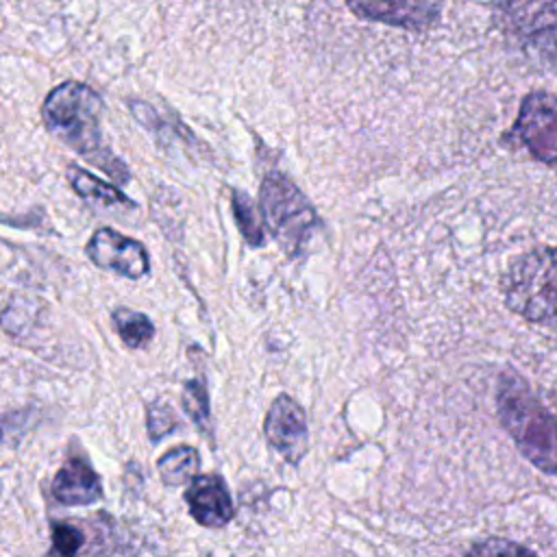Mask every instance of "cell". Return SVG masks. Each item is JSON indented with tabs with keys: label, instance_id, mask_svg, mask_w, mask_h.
Wrapping results in <instances>:
<instances>
[{
	"label": "cell",
	"instance_id": "obj_11",
	"mask_svg": "<svg viewBox=\"0 0 557 557\" xmlns=\"http://www.w3.org/2000/svg\"><path fill=\"white\" fill-rule=\"evenodd\" d=\"M50 492L63 505H91L102 496L100 479L83 457H70L59 468Z\"/></svg>",
	"mask_w": 557,
	"mask_h": 557
},
{
	"label": "cell",
	"instance_id": "obj_10",
	"mask_svg": "<svg viewBox=\"0 0 557 557\" xmlns=\"http://www.w3.org/2000/svg\"><path fill=\"white\" fill-rule=\"evenodd\" d=\"M189 513L202 527H222L233 518V503L226 483L218 474L194 476L185 490Z\"/></svg>",
	"mask_w": 557,
	"mask_h": 557
},
{
	"label": "cell",
	"instance_id": "obj_1",
	"mask_svg": "<svg viewBox=\"0 0 557 557\" xmlns=\"http://www.w3.org/2000/svg\"><path fill=\"white\" fill-rule=\"evenodd\" d=\"M102 98L78 81L57 85L41 104V117L54 137L107 172L115 183H126L131 178L126 163L102 144Z\"/></svg>",
	"mask_w": 557,
	"mask_h": 557
},
{
	"label": "cell",
	"instance_id": "obj_4",
	"mask_svg": "<svg viewBox=\"0 0 557 557\" xmlns=\"http://www.w3.org/2000/svg\"><path fill=\"white\" fill-rule=\"evenodd\" d=\"M505 305L529 322L555 320V252L550 246L518 257L503 276Z\"/></svg>",
	"mask_w": 557,
	"mask_h": 557
},
{
	"label": "cell",
	"instance_id": "obj_2",
	"mask_svg": "<svg viewBox=\"0 0 557 557\" xmlns=\"http://www.w3.org/2000/svg\"><path fill=\"white\" fill-rule=\"evenodd\" d=\"M503 426L518 450L540 470L555 472V424L550 413L516 372H503L496 394Z\"/></svg>",
	"mask_w": 557,
	"mask_h": 557
},
{
	"label": "cell",
	"instance_id": "obj_18",
	"mask_svg": "<svg viewBox=\"0 0 557 557\" xmlns=\"http://www.w3.org/2000/svg\"><path fill=\"white\" fill-rule=\"evenodd\" d=\"M466 557H535V555L524 546L507 540H487L476 544L470 553H466Z\"/></svg>",
	"mask_w": 557,
	"mask_h": 557
},
{
	"label": "cell",
	"instance_id": "obj_5",
	"mask_svg": "<svg viewBox=\"0 0 557 557\" xmlns=\"http://www.w3.org/2000/svg\"><path fill=\"white\" fill-rule=\"evenodd\" d=\"M509 146H520L544 165L557 161V107L548 91H531L522 102L511 131L503 137Z\"/></svg>",
	"mask_w": 557,
	"mask_h": 557
},
{
	"label": "cell",
	"instance_id": "obj_13",
	"mask_svg": "<svg viewBox=\"0 0 557 557\" xmlns=\"http://www.w3.org/2000/svg\"><path fill=\"white\" fill-rule=\"evenodd\" d=\"M157 468L165 485H181L191 476H196L200 468V457L196 448L181 444L170 448L165 455H161L157 461Z\"/></svg>",
	"mask_w": 557,
	"mask_h": 557
},
{
	"label": "cell",
	"instance_id": "obj_17",
	"mask_svg": "<svg viewBox=\"0 0 557 557\" xmlns=\"http://www.w3.org/2000/svg\"><path fill=\"white\" fill-rule=\"evenodd\" d=\"M52 548L50 557H76L83 546V533L70 522H52Z\"/></svg>",
	"mask_w": 557,
	"mask_h": 557
},
{
	"label": "cell",
	"instance_id": "obj_15",
	"mask_svg": "<svg viewBox=\"0 0 557 557\" xmlns=\"http://www.w3.org/2000/svg\"><path fill=\"white\" fill-rule=\"evenodd\" d=\"M233 215H235V222L244 235V239L250 244V246H261L263 244V226L259 222V218L255 215V207L250 202V198L246 194H242L239 189H233Z\"/></svg>",
	"mask_w": 557,
	"mask_h": 557
},
{
	"label": "cell",
	"instance_id": "obj_16",
	"mask_svg": "<svg viewBox=\"0 0 557 557\" xmlns=\"http://www.w3.org/2000/svg\"><path fill=\"white\" fill-rule=\"evenodd\" d=\"M183 407L202 433H209V396L202 381H187L183 389Z\"/></svg>",
	"mask_w": 557,
	"mask_h": 557
},
{
	"label": "cell",
	"instance_id": "obj_8",
	"mask_svg": "<svg viewBox=\"0 0 557 557\" xmlns=\"http://www.w3.org/2000/svg\"><path fill=\"white\" fill-rule=\"evenodd\" d=\"M348 9L370 22L407 30H426L437 24L444 0H346Z\"/></svg>",
	"mask_w": 557,
	"mask_h": 557
},
{
	"label": "cell",
	"instance_id": "obj_14",
	"mask_svg": "<svg viewBox=\"0 0 557 557\" xmlns=\"http://www.w3.org/2000/svg\"><path fill=\"white\" fill-rule=\"evenodd\" d=\"M113 326L128 348H141L154 337V326L150 318L126 307H117L113 311Z\"/></svg>",
	"mask_w": 557,
	"mask_h": 557
},
{
	"label": "cell",
	"instance_id": "obj_3",
	"mask_svg": "<svg viewBox=\"0 0 557 557\" xmlns=\"http://www.w3.org/2000/svg\"><path fill=\"white\" fill-rule=\"evenodd\" d=\"M259 209L287 257L300 255L320 226L311 202L283 172L265 174L259 187Z\"/></svg>",
	"mask_w": 557,
	"mask_h": 557
},
{
	"label": "cell",
	"instance_id": "obj_7",
	"mask_svg": "<svg viewBox=\"0 0 557 557\" xmlns=\"http://www.w3.org/2000/svg\"><path fill=\"white\" fill-rule=\"evenodd\" d=\"M85 252L96 268L126 278H141L150 272V259L144 244L109 226L94 231L85 244Z\"/></svg>",
	"mask_w": 557,
	"mask_h": 557
},
{
	"label": "cell",
	"instance_id": "obj_9",
	"mask_svg": "<svg viewBox=\"0 0 557 557\" xmlns=\"http://www.w3.org/2000/svg\"><path fill=\"white\" fill-rule=\"evenodd\" d=\"M263 433L268 442L289 461L298 463L307 448H309V433H307V418L302 407L292 400L287 394H281L263 422Z\"/></svg>",
	"mask_w": 557,
	"mask_h": 557
},
{
	"label": "cell",
	"instance_id": "obj_6",
	"mask_svg": "<svg viewBox=\"0 0 557 557\" xmlns=\"http://www.w3.org/2000/svg\"><path fill=\"white\" fill-rule=\"evenodd\" d=\"M496 24L507 39L555 59V0H505L496 9Z\"/></svg>",
	"mask_w": 557,
	"mask_h": 557
},
{
	"label": "cell",
	"instance_id": "obj_19",
	"mask_svg": "<svg viewBox=\"0 0 557 557\" xmlns=\"http://www.w3.org/2000/svg\"><path fill=\"white\" fill-rule=\"evenodd\" d=\"M174 426H176V416L168 405H163V403L150 405V409H148V433H150L152 442L165 437Z\"/></svg>",
	"mask_w": 557,
	"mask_h": 557
},
{
	"label": "cell",
	"instance_id": "obj_12",
	"mask_svg": "<svg viewBox=\"0 0 557 557\" xmlns=\"http://www.w3.org/2000/svg\"><path fill=\"white\" fill-rule=\"evenodd\" d=\"M67 181H70L72 189L81 198H85V200H91V202H98V205H104V207H113V205H128V207H133V202L115 185L100 181L98 176H94L91 172L83 170L81 165L70 163Z\"/></svg>",
	"mask_w": 557,
	"mask_h": 557
}]
</instances>
